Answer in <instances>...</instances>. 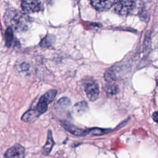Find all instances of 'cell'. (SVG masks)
Listing matches in <instances>:
<instances>
[{
    "label": "cell",
    "mask_w": 158,
    "mask_h": 158,
    "mask_svg": "<svg viewBox=\"0 0 158 158\" xmlns=\"http://www.w3.org/2000/svg\"><path fill=\"white\" fill-rule=\"evenodd\" d=\"M8 20L10 27L17 31H23L28 28V17L19 11L10 12Z\"/></svg>",
    "instance_id": "cell-1"
},
{
    "label": "cell",
    "mask_w": 158,
    "mask_h": 158,
    "mask_svg": "<svg viewBox=\"0 0 158 158\" xmlns=\"http://www.w3.org/2000/svg\"><path fill=\"white\" fill-rule=\"evenodd\" d=\"M114 10L115 13L125 15L134 13L136 8V0H117L114 4Z\"/></svg>",
    "instance_id": "cell-2"
},
{
    "label": "cell",
    "mask_w": 158,
    "mask_h": 158,
    "mask_svg": "<svg viewBox=\"0 0 158 158\" xmlns=\"http://www.w3.org/2000/svg\"><path fill=\"white\" fill-rule=\"evenodd\" d=\"M85 91L87 98L91 101H96L99 94L98 83L93 80L89 79L85 83Z\"/></svg>",
    "instance_id": "cell-3"
},
{
    "label": "cell",
    "mask_w": 158,
    "mask_h": 158,
    "mask_svg": "<svg viewBox=\"0 0 158 158\" xmlns=\"http://www.w3.org/2000/svg\"><path fill=\"white\" fill-rule=\"evenodd\" d=\"M22 8L25 13L31 14L41 10L42 5L40 0H22Z\"/></svg>",
    "instance_id": "cell-4"
},
{
    "label": "cell",
    "mask_w": 158,
    "mask_h": 158,
    "mask_svg": "<svg viewBox=\"0 0 158 158\" xmlns=\"http://www.w3.org/2000/svg\"><path fill=\"white\" fill-rule=\"evenodd\" d=\"M4 156L6 158H24L25 149L20 144H15L8 149Z\"/></svg>",
    "instance_id": "cell-5"
},
{
    "label": "cell",
    "mask_w": 158,
    "mask_h": 158,
    "mask_svg": "<svg viewBox=\"0 0 158 158\" xmlns=\"http://www.w3.org/2000/svg\"><path fill=\"white\" fill-rule=\"evenodd\" d=\"M115 0H91L93 7L98 10L103 11L110 9L114 4Z\"/></svg>",
    "instance_id": "cell-6"
},
{
    "label": "cell",
    "mask_w": 158,
    "mask_h": 158,
    "mask_svg": "<svg viewBox=\"0 0 158 158\" xmlns=\"http://www.w3.org/2000/svg\"><path fill=\"white\" fill-rule=\"evenodd\" d=\"M62 127L69 133L75 136H86L87 130H83L69 122H63L61 123Z\"/></svg>",
    "instance_id": "cell-7"
},
{
    "label": "cell",
    "mask_w": 158,
    "mask_h": 158,
    "mask_svg": "<svg viewBox=\"0 0 158 158\" xmlns=\"http://www.w3.org/2000/svg\"><path fill=\"white\" fill-rule=\"evenodd\" d=\"M41 115V114L36 109H31L23 114L22 120L24 122H33L36 120Z\"/></svg>",
    "instance_id": "cell-8"
},
{
    "label": "cell",
    "mask_w": 158,
    "mask_h": 158,
    "mask_svg": "<svg viewBox=\"0 0 158 158\" xmlns=\"http://www.w3.org/2000/svg\"><path fill=\"white\" fill-rule=\"evenodd\" d=\"M88 109V106L86 101H80L76 103L73 107V112L77 115H81Z\"/></svg>",
    "instance_id": "cell-9"
},
{
    "label": "cell",
    "mask_w": 158,
    "mask_h": 158,
    "mask_svg": "<svg viewBox=\"0 0 158 158\" xmlns=\"http://www.w3.org/2000/svg\"><path fill=\"white\" fill-rule=\"evenodd\" d=\"M54 144V141L53 138H52V132H51V130H49L48 133L47 141H46V144H44V146L43 147V151L44 154L48 155L50 153Z\"/></svg>",
    "instance_id": "cell-10"
},
{
    "label": "cell",
    "mask_w": 158,
    "mask_h": 158,
    "mask_svg": "<svg viewBox=\"0 0 158 158\" xmlns=\"http://www.w3.org/2000/svg\"><path fill=\"white\" fill-rule=\"evenodd\" d=\"M56 94H57L56 89H51V90L47 91L40 98L49 104L54 101V99L56 98Z\"/></svg>",
    "instance_id": "cell-11"
},
{
    "label": "cell",
    "mask_w": 158,
    "mask_h": 158,
    "mask_svg": "<svg viewBox=\"0 0 158 158\" xmlns=\"http://www.w3.org/2000/svg\"><path fill=\"white\" fill-rule=\"evenodd\" d=\"M5 41L7 47H10L13 45L14 41V36L12 28L11 27L7 28L5 33Z\"/></svg>",
    "instance_id": "cell-12"
},
{
    "label": "cell",
    "mask_w": 158,
    "mask_h": 158,
    "mask_svg": "<svg viewBox=\"0 0 158 158\" xmlns=\"http://www.w3.org/2000/svg\"><path fill=\"white\" fill-rule=\"evenodd\" d=\"M109 131V129H103L100 128H93L87 130V135L90 136H101Z\"/></svg>",
    "instance_id": "cell-13"
},
{
    "label": "cell",
    "mask_w": 158,
    "mask_h": 158,
    "mask_svg": "<svg viewBox=\"0 0 158 158\" xmlns=\"http://www.w3.org/2000/svg\"><path fill=\"white\" fill-rule=\"evenodd\" d=\"M104 89L106 93L110 94H115L118 91L117 85L113 83L112 81H107V83L105 85Z\"/></svg>",
    "instance_id": "cell-14"
},
{
    "label": "cell",
    "mask_w": 158,
    "mask_h": 158,
    "mask_svg": "<svg viewBox=\"0 0 158 158\" xmlns=\"http://www.w3.org/2000/svg\"><path fill=\"white\" fill-rule=\"evenodd\" d=\"M48 104L47 102H46L42 100L41 99H40L38 102L36 104V109L41 114H43L44 113L47 109H48Z\"/></svg>",
    "instance_id": "cell-15"
},
{
    "label": "cell",
    "mask_w": 158,
    "mask_h": 158,
    "mask_svg": "<svg viewBox=\"0 0 158 158\" xmlns=\"http://www.w3.org/2000/svg\"><path fill=\"white\" fill-rule=\"evenodd\" d=\"M57 105L62 108H66L70 106L71 101L67 97H62L57 101Z\"/></svg>",
    "instance_id": "cell-16"
},
{
    "label": "cell",
    "mask_w": 158,
    "mask_h": 158,
    "mask_svg": "<svg viewBox=\"0 0 158 158\" xmlns=\"http://www.w3.org/2000/svg\"><path fill=\"white\" fill-rule=\"evenodd\" d=\"M52 38H51V36H46L45 38H44L41 43H40V45L42 46V47H44V48H46V47H49L50 46L51 44H52Z\"/></svg>",
    "instance_id": "cell-17"
},
{
    "label": "cell",
    "mask_w": 158,
    "mask_h": 158,
    "mask_svg": "<svg viewBox=\"0 0 158 158\" xmlns=\"http://www.w3.org/2000/svg\"><path fill=\"white\" fill-rule=\"evenodd\" d=\"M29 70V65L27 63H22L20 67V70L22 72H27Z\"/></svg>",
    "instance_id": "cell-18"
},
{
    "label": "cell",
    "mask_w": 158,
    "mask_h": 158,
    "mask_svg": "<svg viewBox=\"0 0 158 158\" xmlns=\"http://www.w3.org/2000/svg\"><path fill=\"white\" fill-rule=\"evenodd\" d=\"M152 118L156 122L158 123V111H156V112L153 113Z\"/></svg>",
    "instance_id": "cell-19"
},
{
    "label": "cell",
    "mask_w": 158,
    "mask_h": 158,
    "mask_svg": "<svg viewBox=\"0 0 158 158\" xmlns=\"http://www.w3.org/2000/svg\"><path fill=\"white\" fill-rule=\"evenodd\" d=\"M156 81H157V86H158V75H157V76L156 77Z\"/></svg>",
    "instance_id": "cell-20"
}]
</instances>
